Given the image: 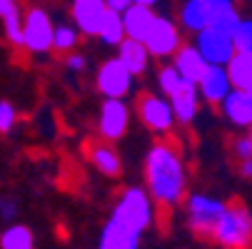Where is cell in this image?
<instances>
[{"label":"cell","mask_w":252,"mask_h":249,"mask_svg":"<svg viewBox=\"0 0 252 249\" xmlns=\"http://www.w3.org/2000/svg\"><path fill=\"white\" fill-rule=\"evenodd\" d=\"M142 174H145V187L150 197L162 209H177L190 194V172L175 142H153L142 162Z\"/></svg>","instance_id":"6da1fadb"},{"label":"cell","mask_w":252,"mask_h":249,"mask_svg":"<svg viewBox=\"0 0 252 249\" xmlns=\"http://www.w3.org/2000/svg\"><path fill=\"white\" fill-rule=\"evenodd\" d=\"M110 217L120 220L125 227L135 229L137 234H145L155 224V220H158V204L150 197L148 187L132 185V187L123 190L115 197Z\"/></svg>","instance_id":"7a4b0ae2"},{"label":"cell","mask_w":252,"mask_h":249,"mask_svg":"<svg viewBox=\"0 0 252 249\" xmlns=\"http://www.w3.org/2000/svg\"><path fill=\"white\" fill-rule=\"evenodd\" d=\"M210 239L220 249H252V215L242 202H227Z\"/></svg>","instance_id":"3957f363"},{"label":"cell","mask_w":252,"mask_h":249,"mask_svg":"<svg viewBox=\"0 0 252 249\" xmlns=\"http://www.w3.org/2000/svg\"><path fill=\"white\" fill-rule=\"evenodd\" d=\"M183 209H185V222H188V229L195 234V237H207L212 234L218 220L222 217V212L227 209V202L215 197V194H205V192H192L185 197L183 202Z\"/></svg>","instance_id":"277c9868"},{"label":"cell","mask_w":252,"mask_h":249,"mask_svg":"<svg viewBox=\"0 0 252 249\" xmlns=\"http://www.w3.org/2000/svg\"><path fill=\"white\" fill-rule=\"evenodd\" d=\"M135 112L137 120L158 137H167L177 125L172 102L162 92H142L135 102Z\"/></svg>","instance_id":"5b68a950"},{"label":"cell","mask_w":252,"mask_h":249,"mask_svg":"<svg viewBox=\"0 0 252 249\" xmlns=\"http://www.w3.org/2000/svg\"><path fill=\"white\" fill-rule=\"evenodd\" d=\"M53 32L55 23L45 8L32 5L23 13V50L30 55L53 53Z\"/></svg>","instance_id":"8992f818"},{"label":"cell","mask_w":252,"mask_h":249,"mask_svg":"<svg viewBox=\"0 0 252 249\" xmlns=\"http://www.w3.org/2000/svg\"><path fill=\"white\" fill-rule=\"evenodd\" d=\"M95 90L102 97H118L125 100L127 95H132L135 90V75L123 65V60L115 57H107L100 62V67L95 70Z\"/></svg>","instance_id":"52a82bcc"},{"label":"cell","mask_w":252,"mask_h":249,"mask_svg":"<svg viewBox=\"0 0 252 249\" xmlns=\"http://www.w3.org/2000/svg\"><path fill=\"white\" fill-rule=\"evenodd\" d=\"M145 48L150 50L153 60L172 57L180 48H183V28L167 15H158L150 32H148V38H145Z\"/></svg>","instance_id":"ba28073f"},{"label":"cell","mask_w":252,"mask_h":249,"mask_svg":"<svg viewBox=\"0 0 252 249\" xmlns=\"http://www.w3.org/2000/svg\"><path fill=\"white\" fill-rule=\"evenodd\" d=\"M127 127H130L127 102L118 97H102L100 112H97V137L107 142H118L127 135Z\"/></svg>","instance_id":"9c48e42d"},{"label":"cell","mask_w":252,"mask_h":249,"mask_svg":"<svg viewBox=\"0 0 252 249\" xmlns=\"http://www.w3.org/2000/svg\"><path fill=\"white\" fill-rule=\"evenodd\" d=\"M192 45L200 50V55L207 60V65H227L232 60L235 43H232V35L222 32V30H215V28H205L200 32L192 35Z\"/></svg>","instance_id":"30bf717a"},{"label":"cell","mask_w":252,"mask_h":249,"mask_svg":"<svg viewBox=\"0 0 252 249\" xmlns=\"http://www.w3.org/2000/svg\"><path fill=\"white\" fill-rule=\"evenodd\" d=\"M107 10L110 8L105 5V0H73V3H70L73 25L85 35V38H97Z\"/></svg>","instance_id":"8fae6325"},{"label":"cell","mask_w":252,"mask_h":249,"mask_svg":"<svg viewBox=\"0 0 252 249\" xmlns=\"http://www.w3.org/2000/svg\"><path fill=\"white\" fill-rule=\"evenodd\" d=\"M85 155H88V162L102 174V177H120L123 172V160H120V152L115 150L113 142L107 139H90L85 145Z\"/></svg>","instance_id":"7c38bea8"},{"label":"cell","mask_w":252,"mask_h":249,"mask_svg":"<svg viewBox=\"0 0 252 249\" xmlns=\"http://www.w3.org/2000/svg\"><path fill=\"white\" fill-rule=\"evenodd\" d=\"M197 90H200L202 102L218 108V105L230 95V90H235L232 83H230V75H227V67L225 65H210L207 73L202 75V80L197 83Z\"/></svg>","instance_id":"4fadbf2b"},{"label":"cell","mask_w":252,"mask_h":249,"mask_svg":"<svg viewBox=\"0 0 252 249\" xmlns=\"http://www.w3.org/2000/svg\"><path fill=\"white\" fill-rule=\"evenodd\" d=\"M140 239L142 234L125 227L115 217H107L97 237V249H140Z\"/></svg>","instance_id":"5bb4252c"},{"label":"cell","mask_w":252,"mask_h":249,"mask_svg":"<svg viewBox=\"0 0 252 249\" xmlns=\"http://www.w3.org/2000/svg\"><path fill=\"white\" fill-rule=\"evenodd\" d=\"M222 117L235 125L237 130H250L252 127V95L245 90H230V95L218 105Z\"/></svg>","instance_id":"9a60e30c"},{"label":"cell","mask_w":252,"mask_h":249,"mask_svg":"<svg viewBox=\"0 0 252 249\" xmlns=\"http://www.w3.org/2000/svg\"><path fill=\"white\" fill-rule=\"evenodd\" d=\"M170 60H172V67L180 73V78L192 83V85H197L202 80V75L207 73V67H210L207 60L200 55V50L192 43H183V48H180Z\"/></svg>","instance_id":"2e32d148"},{"label":"cell","mask_w":252,"mask_h":249,"mask_svg":"<svg viewBox=\"0 0 252 249\" xmlns=\"http://www.w3.org/2000/svg\"><path fill=\"white\" fill-rule=\"evenodd\" d=\"M170 102H172V110H175V117H177V122L180 125H190L197 115H200V102H202V97H200V90H197V85H192V83H183L172 95H170Z\"/></svg>","instance_id":"e0dca14e"},{"label":"cell","mask_w":252,"mask_h":249,"mask_svg":"<svg viewBox=\"0 0 252 249\" xmlns=\"http://www.w3.org/2000/svg\"><path fill=\"white\" fill-rule=\"evenodd\" d=\"M118 57L123 60V65L130 70L135 78L145 75L150 70V62H153V55L145 48V43H142V40H132V38H125L118 45Z\"/></svg>","instance_id":"ac0fdd59"},{"label":"cell","mask_w":252,"mask_h":249,"mask_svg":"<svg viewBox=\"0 0 252 249\" xmlns=\"http://www.w3.org/2000/svg\"><path fill=\"white\" fill-rule=\"evenodd\" d=\"M155 18H158L155 10L148 8V5H137V3L127 5V8L123 10L125 35H127V38H132V40H142V43H145L148 32H150V28H153V23H155Z\"/></svg>","instance_id":"d6986e66"},{"label":"cell","mask_w":252,"mask_h":249,"mask_svg":"<svg viewBox=\"0 0 252 249\" xmlns=\"http://www.w3.org/2000/svg\"><path fill=\"white\" fill-rule=\"evenodd\" d=\"M177 25L183 28V32H192V35L210 28V13L202 0H183L177 8Z\"/></svg>","instance_id":"ffe728a7"},{"label":"cell","mask_w":252,"mask_h":249,"mask_svg":"<svg viewBox=\"0 0 252 249\" xmlns=\"http://www.w3.org/2000/svg\"><path fill=\"white\" fill-rule=\"evenodd\" d=\"M225 67L235 90L252 92V53H235Z\"/></svg>","instance_id":"44dd1931"},{"label":"cell","mask_w":252,"mask_h":249,"mask_svg":"<svg viewBox=\"0 0 252 249\" xmlns=\"http://www.w3.org/2000/svg\"><path fill=\"white\" fill-rule=\"evenodd\" d=\"M0 249H35V234L28 224L10 222L0 232Z\"/></svg>","instance_id":"7402d4cb"},{"label":"cell","mask_w":252,"mask_h":249,"mask_svg":"<svg viewBox=\"0 0 252 249\" xmlns=\"http://www.w3.org/2000/svg\"><path fill=\"white\" fill-rule=\"evenodd\" d=\"M125 38H127V35H125V25H123V13L107 10V15L102 20V28L97 32V40L102 45H107V48H118Z\"/></svg>","instance_id":"603a6c76"},{"label":"cell","mask_w":252,"mask_h":249,"mask_svg":"<svg viewBox=\"0 0 252 249\" xmlns=\"http://www.w3.org/2000/svg\"><path fill=\"white\" fill-rule=\"evenodd\" d=\"M80 35L83 32L75 25H65V23L55 25V32H53V53H58V55L73 53L78 48V43H80Z\"/></svg>","instance_id":"cb8c5ba5"},{"label":"cell","mask_w":252,"mask_h":249,"mask_svg":"<svg viewBox=\"0 0 252 249\" xmlns=\"http://www.w3.org/2000/svg\"><path fill=\"white\" fill-rule=\"evenodd\" d=\"M3 35L13 48L23 50V10H15L8 18H3Z\"/></svg>","instance_id":"d4e9b609"},{"label":"cell","mask_w":252,"mask_h":249,"mask_svg":"<svg viewBox=\"0 0 252 249\" xmlns=\"http://www.w3.org/2000/svg\"><path fill=\"white\" fill-rule=\"evenodd\" d=\"M155 83H158V90L165 95V97H170L180 85H183L185 80L183 78H180V73H177V70L172 67V62L170 65H162L160 70H158V75H155Z\"/></svg>","instance_id":"484cf974"},{"label":"cell","mask_w":252,"mask_h":249,"mask_svg":"<svg viewBox=\"0 0 252 249\" xmlns=\"http://www.w3.org/2000/svg\"><path fill=\"white\" fill-rule=\"evenodd\" d=\"M232 43L237 53H252V18H242L232 32Z\"/></svg>","instance_id":"4316f807"},{"label":"cell","mask_w":252,"mask_h":249,"mask_svg":"<svg viewBox=\"0 0 252 249\" xmlns=\"http://www.w3.org/2000/svg\"><path fill=\"white\" fill-rule=\"evenodd\" d=\"M18 125V110L10 100H0V137H8Z\"/></svg>","instance_id":"83f0119b"},{"label":"cell","mask_w":252,"mask_h":249,"mask_svg":"<svg viewBox=\"0 0 252 249\" xmlns=\"http://www.w3.org/2000/svg\"><path fill=\"white\" fill-rule=\"evenodd\" d=\"M230 155H232L235 162L252 160V132H250V135H237V137H232V142H230Z\"/></svg>","instance_id":"f1b7e54d"},{"label":"cell","mask_w":252,"mask_h":249,"mask_svg":"<svg viewBox=\"0 0 252 249\" xmlns=\"http://www.w3.org/2000/svg\"><path fill=\"white\" fill-rule=\"evenodd\" d=\"M63 67L67 70L70 75H83L85 70H88V55L85 53H78V50L67 53V55H63Z\"/></svg>","instance_id":"f546056e"},{"label":"cell","mask_w":252,"mask_h":249,"mask_svg":"<svg viewBox=\"0 0 252 249\" xmlns=\"http://www.w3.org/2000/svg\"><path fill=\"white\" fill-rule=\"evenodd\" d=\"M207 13H210V23L215 18H222V15H230V13H237L235 8V0H202Z\"/></svg>","instance_id":"4dcf8cb0"},{"label":"cell","mask_w":252,"mask_h":249,"mask_svg":"<svg viewBox=\"0 0 252 249\" xmlns=\"http://www.w3.org/2000/svg\"><path fill=\"white\" fill-rule=\"evenodd\" d=\"M18 209H20V202L13 194H3V197H0V220L13 222L15 215H18Z\"/></svg>","instance_id":"1f68e13d"},{"label":"cell","mask_w":252,"mask_h":249,"mask_svg":"<svg viewBox=\"0 0 252 249\" xmlns=\"http://www.w3.org/2000/svg\"><path fill=\"white\" fill-rule=\"evenodd\" d=\"M15 10H20L18 0H0V20L8 18V15H10V13H15Z\"/></svg>","instance_id":"d6a6232c"},{"label":"cell","mask_w":252,"mask_h":249,"mask_svg":"<svg viewBox=\"0 0 252 249\" xmlns=\"http://www.w3.org/2000/svg\"><path fill=\"white\" fill-rule=\"evenodd\" d=\"M237 165V174L242 180H252V160H242V162H235Z\"/></svg>","instance_id":"836d02e7"},{"label":"cell","mask_w":252,"mask_h":249,"mask_svg":"<svg viewBox=\"0 0 252 249\" xmlns=\"http://www.w3.org/2000/svg\"><path fill=\"white\" fill-rule=\"evenodd\" d=\"M105 5L110 8V10H118V13H123L127 5H132V0H105Z\"/></svg>","instance_id":"e575fe53"},{"label":"cell","mask_w":252,"mask_h":249,"mask_svg":"<svg viewBox=\"0 0 252 249\" xmlns=\"http://www.w3.org/2000/svg\"><path fill=\"white\" fill-rule=\"evenodd\" d=\"M132 3H137V5H148V8H155L160 0H132Z\"/></svg>","instance_id":"d590c367"},{"label":"cell","mask_w":252,"mask_h":249,"mask_svg":"<svg viewBox=\"0 0 252 249\" xmlns=\"http://www.w3.org/2000/svg\"><path fill=\"white\" fill-rule=\"evenodd\" d=\"M250 130H252V127H250Z\"/></svg>","instance_id":"8d00e7d4"},{"label":"cell","mask_w":252,"mask_h":249,"mask_svg":"<svg viewBox=\"0 0 252 249\" xmlns=\"http://www.w3.org/2000/svg\"><path fill=\"white\" fill-rule=\"evenodd\" d=\"M250 95H252V92H250Z\"/></svg>","instance_id":"74e56055"}]
</instances>
